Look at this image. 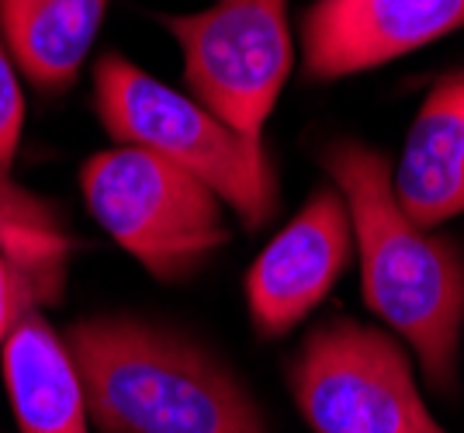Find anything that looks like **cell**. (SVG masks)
<instances>
[{
	"label": "cell",
	"mask_w": 464,
	"mask_h": 433,
	"mask_svg": "<svg viewBox=\"0 0 464 433\" xmlns=\"http://www.w3.org/2000/svg\"><path fill=\"white\" fill-rule=\"evenodd\" d=\"M329 180L347 197L361 260V295L388 333L402 336L433 392L450 395L464 336V250L454 236L416 226L392 188V159L357 139L323 153Z\"/></svg>",
	"instance_id": "cell-1"
},
{
	"label": "cell",
	"mask_w": 464,
	"mask_h": 433,
	"mask_svg": "<svg viewBox=\"0 0 464 433\" xmlns=\"http://www.w3.org/2000/svg\"><path fill=\"white\" fill-rule=\"evenodd\" d=\"M63 336L97 433H271L246 381L174 326L87 315Z\"/></svg>",
	"instance_id": "cell-2"
},
{
	"label": "cell",
	"mask_w": 464,
	"mask_h": 433,
	"mask_svg": "<svg viewBox=\"0 0 464 433\" xmlns=\"http://www.w3.org/2000/svg\"><path fill=\"white\" fill-rule=\"evenodd\" d=\"M94 115L115 146H136L188 170L226 201L243 229H264L281 205L264 139L236 132L191 94H180L121 53L94 63Z\"/></svg>",
	"instance_id": "cell-3"
},
{
	"label": "cell",
	"mask_w": 464,
	"mask_h": 433,
	"mask_svg": "<svg viewBox=\"0 0 464 433\" xmlns=\"http://www.w3.org/2000/svg\"><path fill=\"white\" fill-rule=\"evenodd\" d=\"M80 195L94 222L163 284L188 281L226 243V201L208 184L136 146L87 157Z\"/></svg>",
	"instance_id": "cell-4"
},
{
	"label": "cell",
	"mask_w": 464,
	"mask_h": 433,
	"mask_svg": "<svg viewBox=\"0 0 464 433\" xmlns=\"http://www.w3.org/2000/svg\"><path fill=\"white\" fill-rule=\"evenodd\" d=\"M288 392L312 433H450L426 406L406 343L347 315L305 333Z\"/></svg>",
	"instance_id": "cell-5"
},
{
	"label": "cell",
	"mask_w": 464,
	"mask_h": 433,
	"mask_svg": "<svg viewBox=\"0 0 464 433\" xmlns=\"http://www.w3.org/2000/svg\"><path fill=\"white\" fill-rule=\"evenodd\" d=\"M0 246L14 274V315L0 361L18 433H91L73 351L45 315L66 281L70 239L59 226H11L0 229Z\"/></svg>",
	"instance_id": "cell-6"
},
{
	"label": "cell",
	"mask_w": 464,
	"mask_h": 433,
	"mask_svg": "<svg viewBox=\"0 0 464 433\" xmlns=\"http://www.w3.org/2000/svg\"><path fill=\"white\" fill-rule=\"evenodd\" d=\"M160 24L180 49L191 98L236 132L264 139L295 66L288 0H215Z\"/></svg>",
	"instance_id": "cell-7"
},
{
	"label": "cell",
	"mask_w": 464,
	"mask_h": 433,
	"mask_svg": "<svg viewBox=\"0 0 464 433\" xmlns=\"http://www.w3.org/2000/svg\"><path fill=\"white\" fill-rule=\"evenodd\" d=\"M357 254L347 197L329 180L319 184L285 229L256 254L246 271V313L267 340L302 326Z\"/></svg>",
	"instance_id": "cell-8"
},
{
	"label": "cell",
	"mask_w": 464,
	"mask_h": 433,
	"mask_svg": "<svg viewBox=\"0 0 464 433\" xmlns=\"http://www.w3.org/2000/svg\"><path fill=\"white\" fill-rule=\"evenodd\" d=\"M464 28V0H315L302 14V63L319 83L412 56Z\"/></svg>",
	"instance_id": "cell-9"
},
{
	"label": "cell",
	"mask_w": 464,
	"mask_h": 433,
	"mask_svg": "<svg viewBox=\"0 0 464 433\" xmlns=\"http://www.w3.org/2000/svg\"><path fill=\"white\" fill-rule=\"evenodd\" d=\"M392 188L416 226L437 229L464 216V70L433 83L409 125Z\"/></svg>",
	"instance_id": "cell-10"
},
{
	"label": "cell",
	"mask_w": 464,
	"mask_h": 433,
	"mask_svg": "<svg viewBox=\"0 0 464 433\" xmlns=\"http://www.w3.org/2000/svg\"><path fill=\"white\" fill-rule=\"evenodd\" d=\"M108 0H0V35L18 73L42 91H66L94 49Z\"/></svg>",
	"instance_id": "cell-11"
},
{
	"label": "cell",
	"mask_w": 464,
	"mask_h": 433,
	"mask_svg": "<svg viewBox=\"0 0 464 433\" xmlns=\"http://www.w3.org/2000/svg\"><path fill=\"white\" fill-rule=\"evenodd\" d=\"M21 129H24L21 73L11 60V53H7V45H4V35H0V229H7V226H45V222L56 218L42 201L24 195L11 180V167H14L21 146Z\"/></svg>",
	"instance_id": "cell-12"
},
{
	"label": "cell",
	"mask_w": 464,
	"mask_h": 433,
	"mask_svg": "<svg viewBox=\"0 0 464 433\" xmlns=\"http://www.w3.org/2000/svg\"><path fill=\"white\" fill-rule=\"evenodd\" d=\"M11 315H14V274H11V260L0 246V347L11 326Z\"/></svg>",
	"instance_id": "cell-13"
}]
</instances>
